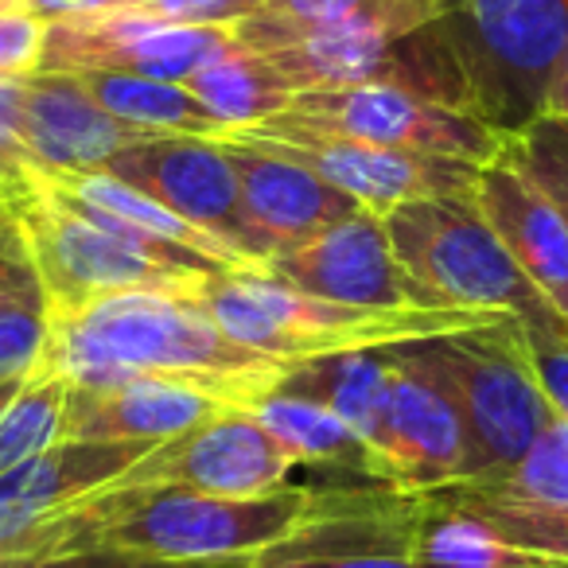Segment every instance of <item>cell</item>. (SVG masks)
Returning a JSON list of instances; mask_svg holds the SVG:
<instances>
[{
  "instance_id": "1",
  "label": "cell",
  "mask_w": 568,
  "mask_h": 568,
  "mask_svg": "<svg viewBox=\"0 0 568 568\" xmlns=\"http://www.w3.org/2000/svg\"><path fill=\"white\" fill-rule=\"evenodd\" d=\"M324 503V487L284 483L265 495H206L191 487H110L79 498L67 510L36 521L0 557H36V552L141 549L152 557L187 560V565L242 568L253 552L281 541Z\"/></svg>"
},
{
  "instance_id": "2",
  "label": "cell",
  "mask_w": 568,
  "mask_h": 568,
  "mask_svg": "<svg viewBox=\"0 0 568 568\" xmlns=\"http://www.w3.org/2000/svg\"><path fill=\"white\" fill-rule=\"evenodd\" d=\"M51 366L79 389L160 374L206 389L230 409L268 394L284 371V363L237 347L199 296L172 293H121L51 316Z\"/></svg>"
},
{
  "instance_id": "3",
  "label": "cell",
  "mask_w": 568,
  "mask_h": 568,
  "mask_svg": "<svg viewBox=\"0 0 568 568\" xmlns=\"http://www.w3.org/2000/svg\"><path fill=\"white\" fill-rule=\"evenodd\" d=\"M199 304L237 347L273 363L436 339L503 320L467 308H351L296 293L261 268L211 276L199 288Z\"/></svg>"
},
{
  "instance_id": "4",
  "label": "cell",
  "mask_w": 568,
  "mask_h": 568,
  "mask_svg": "<svg viewBox=\"0 0 568 568\" xmlns=\"http://www.w3.org/2000/svg\"><path fill=\"white\" fill-rule=\"evenodd\" d=\"M428 28L456 74L459 110L503 141L541 118L568 40V0H440Z\"/></svg>"
},
{
  "instance_id": "5",
  "label": "cell",
  "mask_w": 568,
  "mask_h": 568,
  "mask_svg": "<svg viewBox=\"0 0 568 568\" xmlns=\"http://www.w3.org/2000/svg\"><path fill=\"white\" fill-rule=\"evenodd\" d=\"M389 245L405 273L440 308L514 316L526 327L568 324L521 273L514 253L495 234L479 203L467 195H433L397 203L382 214Z\"/></svg>"
},
{
  "instance_id": "6",
  "label": "cell",
  "mask_w": 568,
  "mask_h": 568,
  "mask_svg": "<svg viewBox=\"0 0 568 568\" xmlns=\"http://www.w3.org/2000/svg\"><path fill=\"white\" fill-rule=\"evenodd\" d=\"M417 343L444 374L464 413L467 444H471L467 475L510 471L557 420V409L526 358L521 320L503 316L495 324Z\"/></svg>"
},
{
  "instance_id": "7",
  "label": "cell",
  "mask_w": 568,
  "mask_h": 568,
  "mask_svg": "<svg viewBox=\"0 0 568 568\" xmlns=\"http://www.w3.org/2000/svg\"><path fill=\"white\" fill-rule=\"evenodd\" d=\"M9 211L24 230L51 316H71L87 304L121 293L199 296V288L211 281V276L172 265V261L118 237L113 230L82 219L79 211L43 195L36 183Z\"/></svg>"
},
{
  "instance_id": "8",
  "label": "cell",
  "mask_w": 568,
  "mask_h": 568,
  "mask_svg": "<svg viewBox=\"0 0 568 568\" xmlns=\"http://www.w3.org/2000/svg\"><path fill=\"white\" fill-rule=\"evenodd\" d=\"M226 133L261 144L284 160H296L374 214H386L389 206L413 203V199L467 195L483 168L475 160L386 149V144L358 141V136L327 133V129L304 125L288 113H273V118L226 129Z\"/></svg>"
},
{
  "instance_id": "9",
  "label": "cell",
  "mask_w": 568,
  "mask_h": 568,
  "mask_svg": "<svg viewBox=\"0 0 568 568\" xmlns=\"http://www.w3.org/2000/svg\"><path fill=\"white\" fill-rule=\"evenodd\" d=\"M417 490L343 483L281 541L253 552L242 568H420Z\"/></svg>"
},
{
  "instance_id": "10",
  "label": "cell",
  "mask_w": 568,
  "mask_h": 568,
  "mask_svg": "<svg viewBox=\"0 0 568 568\" xmlns=\"http://www.w3.org/2000/svg\"><path fill=\"white\" fill-rule=\"evenodd\" d=\"M288 118L304 125L327 129V133L358 136V141L386 144V149L433 152V156H459L487 164L503 136L487 129L479 118L425 98L417 90L394 87V82H366L347 90H308L288 102Z\"/></svg>"
},
{
  "instance_id": "11",
  "label": "cell",
  "mask_w": 568,
  "mask_h": 568,
  "mask_svg": "<svg viewBox=\"0 0 568 568\" xmlns=\"http://www.w3.org/2000/svg\"><path fill=\"white\" fill-rule=\"evenodd\" d=\"M234 43L230 28L172 24L136 9L90 12V17L48 20L40 71H125L144 79L187 82L203 63Z\"/></svg>"
},
{
  "instance_id": "12",
  "label": "cell",
  "mask_w": 568,
  "mask_h": 568,
  "mask_svg": "<svg viewBox=\"0 0 568 568\" xmlns=\"http://www.w3.org/2000/svg\"><path fill=\"white\" fill-rule=\"evenodd\" d=\"M261 273L293 284L304 296L351 308H440L397 261L382 214L366 206L312 242L268 257Z\"/></svg>"
},
{
  "instance_id": "13",
  "label": "cell",
  "mask_w": 568,
  "mask_h": 568,
  "mask_svg": "<svg viewBox=\"0 0 568 568\" xmlns=\"http://www.w3.org/2000/svg\"><path fill=\"white\" fill-rule=\"evenodd\" d=\"M304 467L250 413L226 409L222 417L164 440L133 464L118 483L125 487H191L206 495H265Z\"/></svg>"
},
{
  "instance_id": "14",
  "label": "cell",
  "mask_w": 568,
  "mask_h": 568,
  "mask_svg": "<svg viewBox=\"0 0 568 568\" xmlns=\"http://www.w3.org/2000/svg\"><path fill=\"white\" fill-rule=\"evenodd\" d=\"M394 386H389L386 471L402 490H433L467 479L471 444L452 386L420 351V343H394Z\"/></svg>"
},
{
  "instance_id": "15",
  "label": "cell",
  "mask_w": 568,
  "mask_h": 568,
  "mask_svg": "<svg viewBox=\"0 0 568 568\" xmlns=\"http://www.w3.org/2000/svg\"><path fill=\"white\" fill-rule=\"evenodd\" d=\"M105 172L133 183L136 191L156 199L180 219L219 234L222 242H230L257 265L250 250L242 199H237V175L219 141L211 136H144V141L121 149L105 164Z\"/></svg>"
},
{
  "instance_id": "16",
  "label": "cell",
  "mask_w": 568,
  "mask_h": 568,
  "mask_svg": "<svg viewBox=\"0 0 568 568\" xmlns=\"http://www.w3.org/2000/svg\"><path fill=\"white\" fill-rule=\"evenodd\" d=\"M214 141L222 144L237 175V199H242L250 250L257 265H265L268 257L284 250L312 242L327 226L358 211V203L347 191L332 187L296 160L276 156L261 144L226 133V129Z\"/></svg>"
},
{
  "instance_id": "17",
  "label": "cell",
  "mask_w": 568,
  "mask_h": 568,
  "mask_svg": "<svg viewBox=\"0 0 568 568\" xmlns=\"http://www.w3.org/2000/svg\"><path fill=\"white\" fill-rule=\"evenodd\" d=\"M471 199L514 253L521 273L568 320V219L560 206L537 187L506 144L479 168Z\"/></svg>"
},
{
  "instance_id": "18",
  "label": "cell",
  "mask_w": 568,
  "mask_h": 568,
  "mask_svg": "<svg viewBox=\"0 0 568 568\" xmlns=\"http://www.w3.org/2000/svg\"><path fill=\"white\" fill-rule=\"evenodd\" d=\"M156 444L136 440H55L0 475V552L20 534L79 498L118 483Z\"/></svg>"
},
{
  "instance_id": "19",
  "label": "cell",
  "mask_w": 568,
  "mask_h": 568,
  "mask_svg": "<svg viewBox=\"0 0 568 568\" xmlns=\"http://www.w3.org/2000/svg\"><path fill=\"white\" fill-rule=\"evenodd\" d=\"M133 141H144V133L105 113L79 74H24V144L36 172H105V164Z\"/></svg>"
},
{
  "instance_id": "20",
  "label": "cell",
  "mask_w": 568,
  "mask_h": 568,
  "mask_svg": "<svg viewBox=\"0 0 568 568\" xmlns=\"http://www.w3.org/2000/svg\"><path fill=\"white\" fill-rule=\"evenodd\" d=\"M230 405L187 382L136 374L118 386L79 389L67 394L63 440H136L164 444L206 420L222 417Z\"/></svg>"
},
{
  "instance_id": "21",
  "label": "cell",
  "mask_w": 568,
  "mask_h": 568,
  "mask_svg": "<svg viewBox=\"0 0 568 568\" xmlns=\"http://www.w3.org/2000/svg\"><path fill=\"white\" fill-rule=\"evenodd\" d=\"M389 386H394V363L386 347L371 351H339V355L301 358L284 363L276 378V394L308 397L339 413L386 464L389 436ZM389 475V471H386Z\"/></svg>"
},
{
  "instance_id": "22",
  "label": "cell",
  "mask_w": 568,
  "mask_h": 568,
  "mask_svg": "<svg viewBox=\"0 0 568 568\" xmlns=\"http://www.w3.org/2000/svg\"><path fill=\"white\" fill-rule=\"evenodd\" d=\"M242 413H250L261 428H268L284 448L301 459V464L327 467V471L343 475L347 483H378V487H394L378 452H374L371 444L339 417V413L327 409V405L268 389V394L253 397Z\"/></svg>"
},
{
  "instance_id": "23",
  "label": "cell",
  "mask_w": 568,
  "mask_h": 568,
  "mask_svg": "<svg viewBox=\"0 0 568 568\" xmlns=\"http://www.w3.org/2000/svg\"><path fill=\"white\" fill-rule=\"evenodd\" d=\"M413 557L420 568H568L565 557L526 549L495 534L436 490H417V537Z\"/></svg>"
},
{
  "instance_id": "24",
  "label": "cell",
  "mask_w": 568,
  "mask_h": 568,
  "mask_svg": "<svg viewBox=\"0 0 568 568\" xmlns=\"http://www.w3.org/2000/svg\"><path fill=\"white\" fill-rule=\"evenodd\" d=\"M79 82L105 113L144 136H211L214 141L226 129L195 102V94L183 82L144 79V74L125 71H79Z\"/></svg>"
},
{
  "instance_id": "25",
  "label": "cell",
  "mask_w": 568,
  "mask_h": 568,
  "mask_svg": "<svg viewBox=\"0 0 568 568\" xmlns=\"http://www.w3.org/2000/svg\"><path fill=\"white\" fill-rule=\"evenodd\" d=\"M183 87L226 129L265 121L273 113L288 110V102H293V90L276 79L273 67L265 63V55L253 48H242L237 40L226 51H219L211 63L199 67Z\"/></svg>"
},
{
  "instance_id": "26",
  "label": "cell",
  "mask_w": 568,
  "mask_h": 568,
  "mask_svg": "<svg viewBox=\"0 0 568 568\" xmlns=\"http://www.w3.org/2000/svg\"><path fill=\"white\" fill-rule=\"evenodd\" d=\"M436 12H440V0H265V9L230 24V32L242 48L268 51L288 32L335 24V20L351 17H389L409 32H420L433 24Z\"/></svg>"
},
{
  "instance_id": "27",
  "label": "cell",
  "mask_w": 568,
  "mask_h": 568,
  "mask_svg": "<svg viewBox=\"0 0 568 568\" xmlns=\"http://www.w3.org/2000/svg\"><path fill=\"white\" fill-rule=\"evenodd\" d=\"M67 394L71 382L55 374V366H43L12 394V402L0 409V475L63 440Z\"/></svg>"
},
{
  "instance_id": "28",
  "label": "cell",
  "mask_w": 568,
  "mask_h": 568,
  "mask_svg": "<svg viewBox=\"0 0 568 568\" xmlns=\"http://www.w3.org/2000/svg\"><path fill=\"white\" fill-rule=\"evenodd\" d=\"M503 144L568 219V121L541 113L534 125H526L518 136H506Z\"/></svg>"
},
{
  "instance_id": "29",
  "label": "cell",
  "mask_w": 568,
  "mask_h": 568,
  "mask_svg": "<svg viewBox=\"0 0 568 568\" xmlns=\"http://www.w3.org/2000/svg\"><path fill=\"white\" fill-rule=\"evenodd\" d=\"M51 366L48 304L0 308V382H20Z\"/></svg>"
},
{
  "instance_id": "30",
  "label": "cell",
  "mask_w": 568,
  "mask_h": 568,
  "mask_svg": "<svg viewBox=\"0 0 568 568\" xmlns=\"http://www.w3.org/2000/svg\"><path fill=\"white\" fill-rule=\"evenodd\" d=\"M36 160L24 144V74L0 79V203L12 206L32 191Z\"/></svg>"
},
{
  "instance_id": "31",
  "label": "cell",
  "mask_w": 568,
  "mask_h": 568,
  "mask_svg": "<svg viewBox=\"0 0 568 568\" xmlns=\"http://www.w3.org/2000/svg\"><path fill=\"white\" fill-rule=\"evenodd\" d=\"M17 304H48L43 301L40 273L28 253L24 230L17 214L0 203V308H17Z\"/></svg>"
},
{
  "instance_id": "32",
  "label": "cell",
  "mask_w": 568,
  "mask_h": 568,
  "mask_svg": "<svg viewBox=\"0 0 568 568\" xmlns=\"http://www.w3.org/2000/svg\"><path fill=\"white\" fill-rule=\"evenodd\" d=\"M0 568H219V565H187V560L152 557V552L141 549L94 545V549L36 552V557H0Z\"/></svg>"
},
{
  "instance_id": "33",
  "label": "cell",
  "mask_w": 568,
  "mask_h": 568,
  "mask_svg": "<svg viewBox=\"0 0 568 568\" xmlns=\"http://www.w3.org/2000/svg\"><path fill=\"white\" fill-rule=\"evenodd\" d=\"M526 358L541 382L545 397L552 402L557 417L568 420V324L560 327H526Z\"/></svg>"
},
{
  "instance_id": "34",
  "label": "cell",
  "mask_w": 568,
  "mask_h": 568,
  "mask_svg": "<svg viewBox=\"0 0 568 568\" xmlns=\"http://www.w3.org/2000/svg\"><path fill=\"white\" fill-rule=\"evenodd\" d=\"M48 24L24 12H0V79L40 71V51Z\"/></svg>"
},
{
  "instance_id": "35",
  "label": "cell",
  "mask_w": 568,
  "mask_h": 568,
  "mask_svg": "<svg viewBox=\"0 0 568 568\" xmlns=\"http://www.w3.org/2000/svg\"><path fill=\"white\" fill-rule=\"evenodd\" d=\"M125 9V0H17V12L36 20H63V17H90V12Z\"/></svg>"
},
{
  "instance_id": "36",
  "label": "cell",
  "mask_w": 568,
  "mask_h": 568,
  "mask_svg": "<svg viewBox=\"0 0 568 568\" xmlns=\"http://www.w3.org/2000/svg\"><path fill=\"white\" fill-rule=\"evenodd\" d=\"M545 113L568 121V40H565V51H560L557 67H552L549 90H545Z\"/></svg>"
},
{
  "instance_id": "37",
  "label": "cell",
  "mask_w": 568,
  "mask_h": 568,
  "mask_svg": "<svg viewBox=\"0 0 568 568\" xmlns=\"http://www.w3.org/2000/svg\"><path fill=\"white\" fill-rule=\"evenodd\" d=\"M28 378H20V382H0V409H4V405L12 402V394H17L20 386H24Z\"/></svg>"
},
{
  "instance_id": "38",
  "label": "cell",
  "mask_w": 568,
  "mask_h": 568,
  "mask_svg": "<svg viewBox=\"0 0 568 568\" xmlns=\"http://www.w3.org/2000/svg\"><path fill=\"white\" fill-rule=\"evenodd\" d=\"M0 12H17V0H0Z\"/></svg>"
}]
</instances>
